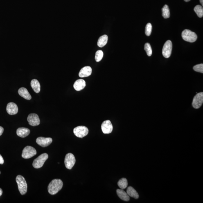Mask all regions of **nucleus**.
Here are the masks:
<instances>
[{
    "instance_id": "1",
    "label": "nucleus",
    "mask_w": 203,
    "mask_h": 203,
    "mask_svg": "<svg viewBox=\"0 0 203 203\" xmlns=\"http://www.w3.org/2000/svg\"><path fill=\"white\" fill-rule=\"evenodd\" d=\"M62 186L63 182L61 179H53L48 185V192L51 195H55L62 189Z\"/></svg>"
},
{
    "instance_id": "2",
    "label": "nucleus",
    "mask_w": 203,
    "mask_h": 203,
    "mask_svg": "<svg viewBox=\"0 0 203 203\" xmlns=\"http://www.w3.org/2000/svg\"><path fill=\"white\" fill-rule=\"evenodd\" d=\"M16 181L20 193L21 195H25L27 191L28 186L24 178L20 175H18L16 178Z\"/></svg>"
},
{
    "instance_id": "3",
    "label": "nucleus",
    "mask_w": 203,
    "mask_h": 203,
    "mask_svg": "<svg viewBox=\"0 0 203 203\" xmlns=\"http://www.w3.org/2000/svg\"><path fill=\"white\" fill-rule=\"evenodd\" d=\"M182 37L184 40L190 43L196 42L197 38L196 34L188 30H185L183 31Z\"/></svg>"
},
{
    "instance_id": "4",
    "label": "nucleus",
    "mask_w": 203,
    "mask_h": 203,
    "mask_svg": "<svg viewBox=\"0 0 203 203\" xmlns=\"http://www.w3.org/2000/svg\"><path fill=\"white\" fill-rule=\"evenodd\" d=\"M48 155L46 153L41 154L33 161V166L35 168H39L44 166L45 162L48 159Z\"/></svg>"
},
{
    "instance_id": "5",
    "label": "nucleus",
    "mask_w": 203,
    "mask_h": 203,
    "mask_svg": "<svg viewBox=\"0 0 203 203\" xmlns=\"http://www.w3.org/2000/svg\"><path fill=\"white\" fill-rule=\"evenodd\" d=\"M37 151L33 147L27 146L23 149L22 154V157L23 159H29L36 155Z\"/></svg>"
},
{
    "instance_id": "6",
    "label": "nucleus",
    "mask_w": 203,
    "mask_h": 203,
    "mask_svg": "<svg viewBox=\"0 0 203 203\" xmlns=\"http://www.w3.org/2000/svg\"><path fill=\"white\" fill-rule=\"evenodd\" d=\"M89 129L85 126L77 127L73 129V133L77 137L82 138L87 135L89 133Z\"/></svg>"
},
{
    "instance_id": "7",
    "label": "nucleus",
    "mask_w": 203,
    "mask_h": 203,
    "mask_svg": "<svg viewBox=\"0 0 203 203\" xmlns=\"http://www.w3.org/2000/svg\"><path fill=\"white\" fill-rule=\"evenodd\" d=\"M76 159L72 154L69 153L66 155L65 158L64 164L66 168L71 170L74 166Z\"/></svg>"
},
{
    "instance_id": "8",
    "label": "nucleus",
    "mask_w": 203,
    "mask_h": 203,
    "mask_svg": "<svg viewBox=\"0 0 203 203\" xmlns=\"http://www.w3.org/2000/svg\"><path fill=\"white\" fill-rule=\"evenodd\" d=\"M172 48V44L171 41L168 40L165 43L162 50V54L165 58H169L171 56Z\"/></svg>"
},
{
    "instance_id": "9",
    "label": "nucleus",
    "mask_w": 203,
    "mask_h": 203,
    "mask_svg": "<svg viewBox=\"0 0 203 203\" xmlns=\"http://www.w3.org/2000/svg\"><path fill=\"white\" fill-rule=\"evenodd\" d=\"M203 102V93L201 92L196 95L194 97L192 105L194 108L198 109L202 106Z\"/></svg>"
},
{
    "instance_id": "10",
    "label": "nucleus",
    "mask_w": 203,
    "mask_h": 203,
    "mask_svg": "<svg viewBox=\"0 0 203 203\" xmlns=\"http://www.w3.org/2000/svg\"><path fill=\"white\" fill-rule=\"evenodd\" d=\"M27 120L29 124L33 127L39 125L40 122L39 116L35 113H31L29 115Z\"/></svg>"
},
{
    "instance_id": "11",
    "label": "nucleus",
    "mask_w": 203,
    "mask_h": 203,
    "mask_svg": "<svg viewBox=\"0 0 203 203\" xmlns=\"http://www.w3.org/2000/svg\"><path fill=\"white\" fill-rule=\"evenodd\" d=\"M101 129L104 134L111 133L113 130V126L110 120H107L104 121L102 124Z\"/></svg>"
},
{
    "instance_id": "12",
    "label": "nucleus",
    "mask_w": 203,
    "mask_h": 203,
    "mask_svg": "<svg viewBox=\"0 0 203 203\" xmlns=\"http://www.w3.org/2000/svg\"><path fill=\"white\" fill-rule=\"evenodd\" d=\"M53 142V139L51 138H45L39 137L36 139V142L39 145L42 147H46L49 145Z\"/></svg>"
},
{
    "instance_id": "13",
    "label": "nucleus",
    "mask_w": 203,
    "mask_h": 203,
    "mask_svg": "<svg viewBox=\"0 0 203 203\" xmlns=\"http://www.w3.org/2000/svg\"><path fill=\"white\" fill-rule=\"evenodd\" d=\"M7 111L10 115H15L18 112V108L16 104L13 102H10L7 104Z\"/></svg>"
},
{
    "instance_id": "14",
    "label": "nucleus",
    "mask_w": 203,
    "mask_h": 203,
    "mask_svg": "<svg viewBox=\"0 0 203 203\" xmlns=\"http://www.w3.org/2000/svg\"><path fill=\"white\" fill-rule=\"evenodd\" d=\"M92 73V69L90 66L82 68L79 72V76L81 78H84L90 76Z\"/></svg>"
},
{
    "instance_id": "15",
    "label": "nucleus",
    "mask_w": 203,
    "mask_h": 203,
    "mask_svg": "<svg viewBox=\"0 0 203 203\" xmlns=\"http://www.w3.org/2000/svg\"><path fill=\"white\" fill-rule=\"evenodd\" d=\"M86 86L85 81L82 79L77 80L75 81L73 85V87L75 90L80 91L82 90Z\"/></svg>"
},
{
    "instance_id": "16",
    "label": "nucleus",
    "mask_w": 203,
    "mask_h": 203,
    "mask_svg": "<svg viewBox=\"0 0 203 203\" xmlns=\"http://www.w3.org/2000/svg\"><path fill=\"white\" fill-rule=\"evenodd\" d=\"M30 132L29 129L23 127H20L17 129L16 131L17 135L21 138L26 137L29 135Z\"/></svg>"
},
{
    "instance_id": "17",
    "label": "nucleus",
    "mask_w": 203,
    "mask_h": 203,
    "mask_svg": "<svg viewBox=\"0 0 203 203\" xmlns=\"http://www.w3.org/2000/svg\"><path fill=\"white\" fill-rule=\"evenodd\" d=\"M18 93L21 97L26 100H30L31 99V96L28 92L27 90L24 87H21L19 90Z\"/></svg>"
},
{
    "instance_id": "18",
    "label": "nucleus",
    "mask_w": 203,
    "mask_h": 203,
    "mask_svg": "<svg viewBox=\"0 0 203 203\" xmlns=\"http://www.w3.org/2000/svg\"><path fill=\"white\" fill-rule=\"evenodd\" d=\"M116 192L118 196L122 200L125 201H128L130 200L129 196L123 189H118L117 190Z\"/></svg>"
},
{
    "instance_id": "19",
    "label": "nucleus",
    "mask_w": 203,
    "mask_h": 203,
    "mask_svg": "<svg viewBox=\"0 0 203 203\" xmlns=\"http://www.w3.org/2000/svg\"><path fill=\"white\" fill-rule=\"evenodd\" d=\"M30 85L35 93H38L40 92V85L38 81L36 79H34L31 81Z\"/></svg>"
},
{
    "instance_id": "20",
    "label": "nucleus",
    "mask_w": 203,
    "mask_h": 203,
    "mask_svg": "<svg viewBox=\"0 0 203 203\" xmlns=\"http://www.w3.org/2000/svg\"><path fill=\"white\" fill-rule=\"evenodd\" d=\"M127 193L129 196L133 197L134 199H137L139 198V195L137 191L132 187H129L127 188Z\"/></svg>"
},
{
    "instance_id": "21",
    "label": "nucleus",
    "mask_w": 203,
    "mask_h": 203,
    "mask_svg": "<svg viewBox=\"0 0 203 203\" xmlns=\"http://www.w3.org/2000/svg\"><path fill=\"white\" fill-rule=\"evenodd\" d=\"M108 37L107 35H104L100 37L98 42V46L100 48L103 47L107 44Z\"/></svg>"
},
{
    "instance_id": "22",
    "label": "nucleus",
    "mask_w": 203,
    "mask_h": 203,
    "mask_svg": "<svg viewBox=\"0 0 203 203\" xmlns=\"http://www.w3.org/2000/svg\"><path fill=\"white\" fill-rule=\"evenodd\" d=\"M162 16L165 19H168L170 16L169 9L168 5H165L162 9Z\"/></svg>"
},
{
    "instance_id": "23",
    "label": "nucleus",
    "mask_w": 203,
    "mask_h": 203,
    "mask_svg": "<svg viewBox=\"0 0 203 203\" xmlns=\"http://www.w3.org/2000/svg\"><path fill=\"white\" fill-rule=\"evenodd\" d=\"M118 184L120 189L124 190L127 187L128 182L126 179L123 178L118 181Z\"/></svg>"
},
{
    "instance_id": "24",
    "label": "nucleus",
    "mask_w": 203,
    "mask_h": 203,
    "mask_svg": "<svg viewBox=\"0 0 203 203\" xmlns=\"http://www.w3.org/2000/svg\"><path fill=\"white\" fill-rule=\"evenodd\" d=\"M194 11L199 17L202 18L203 17V8L200 5H197L194 8Z\"/></svg>"
},
{
    "instance_id": "25",
    "label": "nucleus",
    "mask_w": 203,
    "mask_h": 203,
    "mask_svg": "<svg viewBox=\"0 0 203 203\" xmlns=\"http://www.w3.org/2000/svg\"><path fill=\"white\" fill-rule=\"evenodd\" d=\"M104 53L101 50H99L96 52L95 59L96 62H99L103 58Z\"/></svg>"
},
{
    "instance_id": "26",
    "label": "nucleus",
    "mask_w": 203,
    "mask_h": 203,
    "mask_svg": "<svg viewBox=\"0 0 203 203\" xmlns=\"http://www.w3.org/2000/svg\"><path fill=\"white\" fill-rule=\"evenodd\" d=\"M145 50L147 54L149 57L151 56L152 55V51L151 47L149 43H146L145 46Z\"/></svg>"
},
{
    "instance_id": "27",
    "label": "nucleus",
    "mask_w": 203,
    "mask_h": 203,
    "mask_svg": "<svg viewBox=\"0 0 203 203\" xmlns=\"http://www.w3.org/2000/svg\"><path fill=\"white\" fill-rule=\"evenodd\" d=\"M152 25L150 23H148L146 25L145 28V35L148 36H150L151 34L152 30Z\"/></svg>"
},
{
    "instance_id": "28",
    "label": "nucleus",
    "mask_w": 203,
    "mask_h": 203,
    "mask_svg": "<svg viewBox=\"0 0 203 203\" xmlns=\"http://www.w3.org/2000/svg\"><path fill=\"white\" fill-rule=\"evenodd\" d=\"M193 69L196 72L201 73H203V64H201L196 65L194 66Z\"/></svg>"
},
{
    "instance_id": "29",
    "label": "nucleus",
    "mask_w": 203,
    "mask_h": 203,
    "mask_svg": "<svg viewBox=\"0 0 203 203\" xmlns=\"http://www.w3.org/2000/svg\"><path fill=\"white\" fill-rule=\"evenodd\" d=\"M4 159H3L2 156L0 154V164H3L4 163Z\"/></svg>"
},
{
    "instance_id": "30",
    "label": "nucleus",
    "mask_w": 203,
    "mask_h": 203,
    "mask_svg": "<svg viewBox=\"0 0 203 203\" xmlns=\"http://www.w3.org/2000/svg\"><path fill=\"white\" fill-rule=\"evenodd\" d=\"M3 131H4V129H3V127L0 126V136L2 135Z\"/></svg>"
},
{
    "instance_id": "31",
    "label": "nucleus",
    "mask_w": 203,
    "mask_h": 203,
    "mask_svg": "<svg viewBox=\"0 0 203 203\" xmlns=\"http://www.w3.org/2000/svg\"><path fill=\"white\" fill-rule=\"evenodd\" d=\"M2 193L3 191L2 189L1 188H0V197H1L2 195Z\"/></svg>"
},
{
    "instance_id": "32",
    "label": "nucleus",
    "mask_w": 203,
    "mask_h": 203,
    "mask_svg": "<svg viewBox=\"0 0 203 203\" xmlns=\"http://www.w3.org/2000/svg\"><path fill=\"white\" fill-rule=\"evenodd\" d=\"M200 2L201 3V4L202 5V6L203 5V0H200Z\"/></svg>"
},
{
    "instance_id": "33",
    "label": "nucleus",
    "mask_w": 203,
    "mask_h": 203,
    "mask_svg": "<svg viewBox=\"0 0 203 203\" xmlns=\"http://www.w3.org/2000/svg\"><path fill=\"white\" fill-rule=\"evenodd\" d=\"M190 1V0H184V1L185 2H189Z\"/></svg>"
},
{
    "instance_id": "34",
    "label": "nucleus",
    "mask_w": 203,
    "mask_h": 203,
    "mask_svg": "<svg viewBox=\"0 0 203 203\" xmlns=\"http://www.w3.org/2000/svg\"><path fill=\"white\" fill-rule=\"evenodd\" d=\"M1 171H0V174H1Z\"/></svg>"
}]
</instances>
